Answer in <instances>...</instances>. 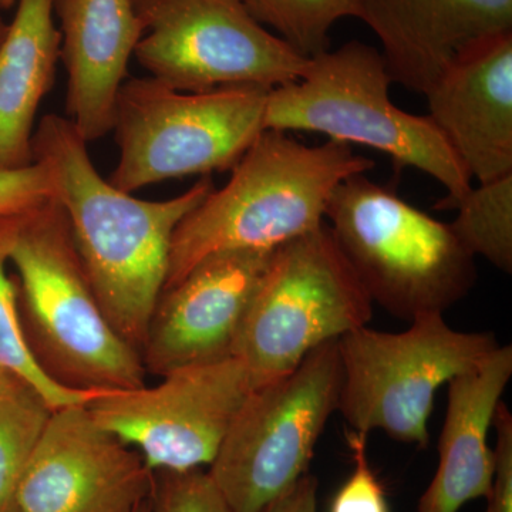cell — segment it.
<instances>
[{
	"mask_svg": "<svg viewBox=\"0 0 512 512\" xmlns=\"http://www.w3.org/2000/svg\"><path fill=\"white\" fill-rule=\"evenodd\" d=\"M33 158L52 175L55 198L66 212L101 311L141 353L167 281L175 231L214 190L211 177L170 200H140L101 177L86 141L59 114H46L37 123Z\"/></svg>",
	"mask_w": 512,
	"mask_h": 512,
	"instance_id": "obj_1",
	"label": "cell"
},
{
	"mask_svg": "<svg viewBox=\"0 0 512 512\" xmlns=\"http://www.w3.org/2000/svg\"><path fill=\"white\" fill-rule=\"evenodd\" d=\"M373 167L348 144L306 146L289 133L262 131L228 183L214 188L178 225L164 291L208 256L272 251L322 227L339 185Z\"/></svg>",
	"mask_w": 512,
	"mask_h": 512,
	"instance_id": "obj_2",
	"label": "cell"
},
{
	"mask_svg": "<svg viewBox=\"0 0 512 512\" xmlns=\"http://www.w3.org/2000/svg\"><path fill=\"white\" fill-rule=\"evenodd\" d=\"M9 265L26 339L47 375L77 390L146 386L143 357L101 311L56 198L16 215Z\"/></svg>",
	"mask_w": 512,
	"mask_h": 512,
	"instance_id": "obj_3",
	"label": "cell"
},
{
	"mask_svg": "<svg viewBox=\"0 0 512 512\" xmlns=\"http://www.w3.org/2000/svg\"><path fill=\"white\" fill-rule=\"evenodd\" d=\"M393 80L382 53L359 40L309 59L301 79L269 90L265 130L308 131L330 141L386 154L446 188L434 210L470 191L473 181L429 116L407 113L390 99Z\"/></svg>",
	"mask_w": 512,
	"mask_h": 512,
	"instance_id": "obj_4",
	"label": "cell"
},
{
	"mask_svg": "<svg viewBox=\"0 0 512 512\" xmlns=\"http://www.w3.org/2000/svg\"><path fill=\"white\" fill-rule=\"evenodd\" d=\"M325 221L369 298L396 318L444 315L476 285V256L450 224L366 174L339 185Z\"/></svg>",
	"mask_w": 512,
	"mask_h": 512,
	"instance_id": "obj_5",
	"label": "cell"
},
{
	"mask_svg": "<svg viewBox=\"0 0 512 512\" xmlns=\"http://www.w3.org/2000/svg\"><path fill=\"white\" fill-rule=\"evenodd\" d=\"M269 90L222 87L188 93L153 77H127L114 109L119 163L109 181L131 192L232 170L265 131Z\"/></svg>",
	"mask_w": 512,
	"mask_h": 512,
	"instance_id": "obj_6",
	"label": "cell"
},
{
	"mask_svg": "<svg viewBox=\"0 0 512 512\" xmlns=\"http://www.w3.org/2000/svg\"><path fill=\"white\" fill-rule=\"evenodd\" d=\"M338 343L343 370L338 410L350 429L365 436L382 430L421 448L430 443L437 390L500 346L493 332L450 328L443 313L419 316L400 333L363 326Z\"/></svg>",
	"mask_w": 512,
	"mask_h": 512,
	"instance_id": "obj_7",
	"label": "cell"
},
{
	"mask_svg": "<svg viewBox=\"0 0 512 512\" xmlns=\"http://www.w3.org/2000/svg\"><path fill=\"white\" fill-rule=\"evenodd\" d=\"M373 302L328 224L275 249L232 356L256 387L295 369L313 349L363 328Z\"/></svg>",
	"mask_w": 512,
	"mask_h": 512,
	"instance_id": "obj_8",
	"label": "cell"
},
{
	"mask_svg": "<svg viewBox=\"0 0 512 512\" xmlns=\"http://www.w3.org/2000/svg\"><path fill=\"white\" fill-rule=\"evenodd\" d=\"M342 382L336 339L249 394L208 470L232 512H261L308 474Z\"/></svg>",
	"mask_w": 512,
	"mask_h": 512,
	"instance_id": "obj_9",
	"label": "cell"
},
{
	"mask_svg": "<svg viewBox=\"0 0 512 512\" xmlns=\"http://www.w3.org/2000/svg\"><path fill=\"white\" fill-rule=\"evenodd\" d=\"M137 62L180 92L272 90L301 79L309 59L262 26L244 0H133Z\"/></svg>",
	"mask_w": 512,
	"mask_h": 512,
	"instance_id": "obj_10",
	"label": "cell"
},
{
	"mask_svg": "<svg viewBox=\"0 0 512 512\" xmlns=\"http://www.w3.org/2000/svg\"><path fill=\"white\" fill-rule=\"evenodd\" d=\"M157 386L106 392L87 404L99 426L136 450L148 470L210 467L256 383L235 356L180 367Z\"/></svg>",
	"mask_w": 512,
	"mask_h": 512,
	"instance_id": "obj_11",
	"label": "cell"
},
{
	"mask_svg": "<svg viewBox=\"0 0 512 512\" xmlns=\"http://www.w3.org/2000/svg\"><path fill=\"white\" fill-rule=\"evenodd\" d=\"M154 473L87 406L50 414L18 493V512H134L153 494Z\"/></svg>",
	"mask_w": 512,
	"mask_h": 512,
	"instance_id": "obj_12",
	"label": "cell"
},
{
	"mask_svg": "<svg viewBox=\"0 0 512 512\" xmlns=\"http://www.w3.org/2000/svg\"><path fill=\"white\" fill-rule=\"evenodd\" d=\"M272 251H229L202 259L165 289L141 349L147 373L232 356L239 330Z\"/></svg>",
	"mask_w": 512,
	"mask_h": 512,
	"instance_id": "obj_13",
	"label": "cell"
},
{
	"mask_svg": "<svg viewBox=\"0 0 512 512\" xmlns=\"http://www.w3.org/2000/svg\"><path fill=\"white\" fill-rule=\"evenodd\" d=\"M424 97L471 181L512 174V32L468 47Z\"/></svg>",
	"mask_w": 512,
	"mask_h": 512,
	"instance_id": "obj_14",
	"label": "cell"
},
{
	"mask_svg": "<svg viewBox=\"0 0 512 512\" xmlns=\"http://www.w3.org/2000/svg\"><path fill=\"white\" fill-rule=\"evenodd\" d=\"M393 83L426 94L468 47L512 32V0H357Z\"/></svg>",
	"mask_w": 512,
	"mask_h": 512,
	"instance_id": "obj_15",
	"label": "cell"
},
{
	"mask_svg": "<svg viewBox=\"0 0 512 512\" xmlns=\"http://www.w3.org/2000/svg\"><path fill=\"white\" fill-rule=\"evenodd\" d=\"M67 73V119L87 144L113 130L128 63L143 36L133 0H53Z\"/></svg>",
	"mask_w": 512,
	"mask_h": 512,
	"instance_id": "obj_16",
	"label": "cell"
},
{
	"mask_svg": "<svg viewBox=\"0 0 512 512\" xmlns=\"http://www.w3.org/2000/svg\"><path fill=\"white\" fill-rule=\"evenodd\" d=\"M512 376V346H498L483 363L447 383L439 467L416 512H458L487 497L494 454L488 431Z\"/></svg>",
	"mask_w": 512,
	"mask_h": 512,
	"instance_id": "obj_17",
	"label": "cell"
},
{
	"mask_svg": "<svg viewBox=\"0 0 512 512\" xmlns=\"http://www.w3.org/2000/svg\"><path fill=\"white\" fill-rule=\"evenodd\" d=\"M0 42V171L35 163L40 103L52 89L62 36L53 0H18Z\"/></svg>",
	"mask_w": 512,
	"mask_h": 512,
	"instance_id": "obj_18",
	"label": "cell"
},
{
	"mask_svg": "<svg viewBox=\"0 0 512 512\" xmlns=\"http://www.w3.org/2000/svg\"><path fill=\"white\" fill-rule=\"evenodd\" d=\"M15 217L0 220V369L28 386L55 412L87 406L106 392L77 390L57 383L37 362L20 319L18 288L9 275V244Z\"/></svg>",
	"mask_w": 512,
	"mask_h": 512,
	"instance_id": "obj_19",
	"label": "cell"
},
{
	"mask_svg": "<svg viewBox=\"0 0 512 512\" xmlns=\"http://www.w3.org/2000/svg\"><path fill=\"white\" fill-rule=\"evenodd\" d=\"M457 211L450 227L474 256L512 272V174L471 187L443 211Z\"/></svg>",
	"mask_w": 512,
	"mask_h": 512,
	"instance_id": "obj_20",
	"label": "cell"
},
{
	"mask_svg": "<svg viewBox=\"0 0 512 512\" xmlns=\"http://www.w3.org/2000/svg\"><path fill=\"white\" fill-rule=\"evenodd\" d=\"M52 412L23 383L0 393V512H18L20 480Z\"/></svg>",
	"mask_w": 512,
	"mask_h": 512,
	"instance_id": "obj_21",
	"label": "cell"
},
{
	"mask_svg": "<svg viewBox=\"0 0 512 512\" xmlns=\"http://www.w3.org/2000/svg\"><path fill=\"white\" fill-rule=\"evenodd\" d=\"M252 16L305 59L329 50L339 20L359 19L357 0H244Z\"/></svg>",
	"mask_w": 512,
	"mask_h": 512,
	"instance_id": "obj_22",
	"label": "cell"
},
{
	"mask_svg": "<svg viewBox=\"0 0 512 512\" xmlns=\"http://www.w3.org/2000/svg\"><path fill=\"white\" fill-rule=\"evenodd\" d=\"M153 512H232L220 488L204 468L154 473Z\"/></svg>",
	"mask_w": 512,
	"mask_h": 512,
	"instance_id": "obj_23",
	"label": "cell"
},
{
	"mask_svg": "<svg viewBox=\"0 0 512 512\" xmlns=\"http://www.w3.org/2000/svg\"><path fill=\"white\" fill-rule=\"evenodd\" d=\"M367 437L353 430L346 434L355 470L333 497L329 512H390L383 485L367 458Z\"/></svg>",
	"mask_w": 512,
	"mask_h": 512,
	"instance_id": "obj_24",
	"label": "cell"
},
{
	"mask_svg": "<svg viewBox=\"0 0 512 512\" xmlns=\"http://www.w3.org/2000/svg\"><path fill=\"white\" fill-rule=\"evenodd\" d=\"M52 198V175L39 161L18 170L0 171V220L23 214Z\"/></svg>",
	"mask_w": 512,
	"mask_h": 512,
	"instance_id": "obj_25",
	"label": "cell"
},
{
	"mask_svg": "<svg viewBox=\"0 0 512 512\" xmlns=\"http://www.w3.org/2000/svg\"><path fill=\"white\" fill-rule=\"evenodd\" d=\"M493 427L497 444L493 450L494 468L485 512H512V414L501 402L495 410Z\"/></svg>",
	"mask_w": 512,
	"mask_h": 512,
	"instance_id": "obj_26",
	"label": "cell"
},
{
	"mask_svg": "<svg viewBox=\"0 0 512 512\" xmlns=\"http://www.w3.org/2000/svg\"><path fill=\"white\" fill-rule=\"evenodd\" d=\"M261 512H318V480L305 474Z\"/></svg>",
	"mask_w": 512,
	"mask_h": 512,
	"instance_id": "obj_27",
	"label": "cell"
},
{
	"mask_svg": "<svg viewBox=\"0 0 512 512\" xmlns=\"http://www.w3.org/2000/svg\"><path fill=\"white\" fill-rule=\"evenodd\" d=\"M16 382H19V380H16L15 377L9 376L8 373H5L0 369V393Z\"/></svg>",
	"mask_w": 512,
	"mask_h": 512,
	"instance_id": "obj_28",
	"label": "cell"
},
{
	"mask_svg": "<svg viewBox=\"0 0 512 512\" xmlns=\"http://www.w3.org/2000/svg\"><path fill=\"white\" fill-rule=\"evenodd\" d=\"M16 2H18V0H0V16H2V13L6 12V10L15 8Z\"/></svg>",
	"mask_w": 512,
	"mask_h": 512,
	"instance_id": "obj_29",
	"label": "cell"
},
{
	"mask_svg": "<svg viewBox=\"0 0 512 512\" xmlns=\"http://www.w3.org/2000/svg\"><path fill=\"white\" fill-rule=\"evenodd\" d=\"M134 512H153V510H151V498L148 501H144Z\"/></svg>",
	"mask_w": 512,
	"mask_h": 512,
	"instance_id": "obj_30",
	"label": "cell"
},
{
	"mask_svg": "<svg viewBox=\"0 0 512 512\" xmlns=\"http://www.w3.org/2000/svg\"><path fill=\"white\" fill-rule=\"evenodd\" d=\"M6 29H8V23L0 16V42H2L3 36H5Z\"/></svg>",
	"mask_w": 512,
	"mask_h": 512,
	"instance_id": "obj_31",
	"label": "cell"
}]
</instances>
